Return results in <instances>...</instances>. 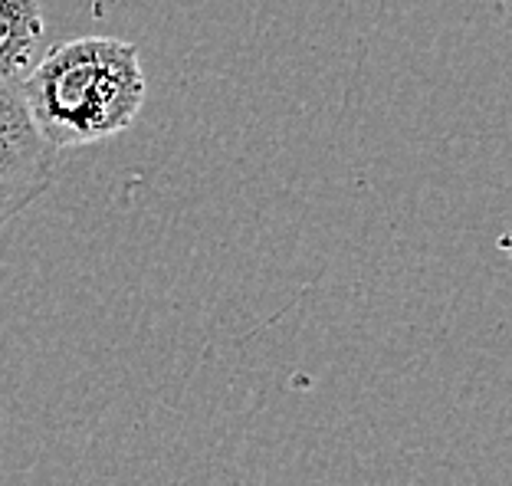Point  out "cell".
Returning a JSON list of instances; mask_svg holds the SVG:
<instances>
[{
  "instance_id": "cell-2",
  "label": "cell",
  "mask_w": 512,
  "mask_h": 486,
  "mask_svg": "<svg viewBox=\"0 0 512 486\" xmlns=\"http://www.w3.org/2000/svg\"><path fill=\"white\" fill-rule=\"evenodd\" d=\"M56 175V148L37 132L20 83H0V227L46 194Z\"/></svg>"
},
{
  "instance_id": "cell-1",
  "label": "cell",
  "mask_w": 512,
  "mask_h": 486,
  "mask_svg": "<svg viewBox=\"0 0 512 486\" xmlns=\"http://www.w3.org/2000/svg\"><path fill=\"white\" fill-rule=\"evenodd\" d=\"M37 132L56 152L128 132L145 109L142 53L119 37H76L50 46L20 79Z\"/></svg>"
},
{
  "instance_id": "cell-3",
  "label": "cell",
  "mask_w": 512,
  "mask_h": 486,
  "mask_svg": "<svg viewBox=\"0 0 512 486\" xmlns=\"http://www.w3.org/2000/svg\"><path fill=\"white\" fill-rule=\"evenodd\" d=\"M43 30L40 0H0V83H20L30 73Z\"/></svg>"
}]
</instances>
